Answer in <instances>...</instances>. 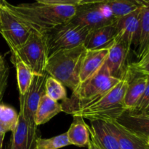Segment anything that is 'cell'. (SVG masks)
<instances>
[{
    "label": "cell",
    "mask_w": 149,
    "mask_h": 149,
    "mask_svg": "<svg viewBox=\"0 0 149 149\" xmlns=\"http://www.w3.org/2000/svg\"><path fill=\"white\" fill-rule=\"evenodd\" d=\"M3 6L31 30L43 34L68 23L75 15L77 9L76 6L55 5L38 1L17 5L5 1Z\"/></svg>",
    "instance_id": "1"
},
{
    "label": "cell",
    "mask_w": 149,
    "mask_h": 149,
    "mask_svg": "<svg viewBox=\"0 0 149 149\" xmlns=\"http://www.w3.org/2000/svg\"><path fill=\"white\" fill-rule=\"evenodd\" d=\"M129 81V69L123 78L109 92L73 113L90 121L117 120L126 111L124 98Z\"/></svg>",
    "instance_id": "2"
},
{
    "label": "cell",
    "mask_w": 149,
    "mask_h": 149,
    "mask_svg": "<svg viewBox=\"0 0 149 149\" xmlns=\"http://www.w3.org/2000/svg\"><path fill=\"white\" fill-rule=\"evenodd\" d=\"M86 52L81 45L53 53L48 57L45 72L74 91L80 84V71Z\"/></svg>",
    "instance_id": "3"
},
{
    "label": "cell",
    "mask_w": 149,
    "mask_h": 149,
    "mask_svg": "<svg viewBox=\"0 0 149 149\" xmlns=\"http://www.w3.org/2000/svg\"><path fill=\"white\" fill-rule=\"evenodd\" d=\"M121 79L111 76L103 65L97 74L79 84L77 89L72 91L69 98L63 101L61 103L63 111L72 115L106 94Z\"/></svg>",
    "instance_id": "4"
},
{
    "label": "cell",
    "mask_w": 149,
    "mask_h": 149,
    "mask_svg": "<svg viewBox=\"0 0 149 149\" xmlns=\"http://www.w3.org/2000/svg\"><path fill=\"white\" fill-rule=\"evenodd\" d=\"M11 58L23 61L33 74H45L48 59L46 38L43 33L31 30L30 36L22 46L11 52Z\"/></svg>",
    "instance_id": "5"
},
{
    "label": "cell",
    "mask_w": 149,
    "mask_h": 149,
    "mask_svg": "<svg viewBox=\"0 0 149 149\" xmlns=\"http://www.w3.org/2000/svg\"><path fill=\"white\" fill-rule=\"evenodd\" d=\"M87 28L68 22L45 33L48 57L57 52L72 49L84 42L90 33Z\"/></svg>",
    "instance_id": "6"
},
{
    "label": "cell",
    "mask_w": 149,
    "mask_h": 149,
    "mask_svg": "<svg viewBox=\"0 0 149 149\" xmlns=\"http://www.w3.org/2000/svg\"><path fill=\"white\" fill-rule=\"evenodd\" d=\"M116 19L106 3H95L77 6V13L69 22L91 31L111 24Z\"/></svg>",
    "instance_id": "7"
},
{
    "label": "cell",
    "mask_w": 149,
    "mask_h": 149,
    "mask_svg": "<svg viewBox=\"0 0 149 149\" xmlns=\"http://www.w3.org/2000/svg\"><path fill=\"white\" fill-rule=\"evenodd\" d=\"M31 30L11 14L4 6L0 8V33L7 42L10 52L23 45Z\"/></svg>",
    "instance_id": "8"
},
{
    "label": "cell",
    "mask_w": 149,
    "mask_h": 149,
    "mask_svg": "<svg viewBox=\"0 0 149 149\" xmlns=\"http://www.w3.org/2000/svg\"><path fill=\"white\" fill-rule=\"evenodd\" d=\"M47 77V73L40 75L33 74L31 85L26 93L24 95H19V114L31 125H36L35 115L39 101L45 95V83Z\"/></svg>",
    "instance_id": "9"
},
{
    "label": "cell",
    "mask_w": 149,
    "mask_h": 149,
    "mask_svg": "<svg viewBox=\"0 0 149 149\" xmlns=\"http://www.w3.org/2000/svg\"><path fill=\"white\" fill-rule=\"evenodd\" d=\"M40 132L36 125H31L19 114L15 130L12 132L9 149H36Z\"/></svg>",
    "instance_id": "10"
},
{
    "label": "cell",
    "mask_w": 149,
    "mask_h": 149,
    "mask_svg": "<svg viewBox=\"0 0 149 149\" xmlns=\"http://www.w3.org/2000/svg\"><path fill=\"white\" fill-rule=\"evenodd\" d=\"M130 51V49L126 44L116 38L109 49L107 58L103 64V67L111 76L118 79L123 78L127 71L125 64Z\"/></svg>",
    "instance_id": "11"
},
{
    "label": "cell",
    "mask_w": 149,
    "mask_h": 149,
    "mask_svg": "<svg viewBox=\"0 0 149 149\" xmlns=\"http://www.w3.org/2000/svg\"><path fill=\"white\" fill-rule=\"evenodd\" d=\"M141 20V8L119 17L116 20L118 30L117 39L123 41L131 49L132 45L135 47L138 39Z\"/></svg>",
    "instance_id": "12"
},
{
    "label": "cell",
    "mask_w": 149,
    "mask_h": 149,
    "mask_svg": "<svg viewBox=\"0 0 149 149\" xmlns=\"http://www.w3.org/2000/svg\"><path fill=\"white\" fill-rule=\"evenodd\" d=\"M103 122L116 137L120 149H149L147 139L124 127L117 120Z\"/></svg>",
    "instance_id": "13"
},
{
    "label": "cell",
    "mask_w": 149,
    "mask_h": 149,
    "mask_svg": "<svg viewBox=\"0 0 149 149\" xmlns=\"http://www.w3.org/2000/svg\"><path fill=\"white\" fill-rule=\"evenodd\" d=\"M117 36L116 20L111 24L90 31L84 41V46L87 50L110 48L116 41Z\"/></svg>",
    "instance_id": "14"
},
{
    "label": "cell",
    "mask_w": 149,
    "mask_h": 149,
    "mask_svg": "<svg viewBox=\"0 0 149 149\" xmlns=\"http://www.w3.org/2000/svg\"><path fill=\"white\" fill-rule=\"evenodd\" d=\"M110 48L87 50L81 64L79 74L80 84L91 78L103 67Z\"/></svg>",
    "instance_id": "15"
},
{
    "label": "cell",
    "mask_w": 149,
    "mask_h": 149,
    "mask_svg": "<svg viewBox=\"0 0 149 149\" xmlns=\"http://www.w3.org/2000/svg\"><path fill=\"white\" fill-rule=\"evenodd\" d=\"M117 122L143 138H149V113L126 111Z\"/></svg>",
    "instance_id": "16"
},
{
    "label": "cell",
    "mask_w": 149,
    "mask_h": 149,
    "mask_svg": "<svg viewBox=\"0 0 149 149\" xmlns=\"http://www.w3.org/2000/svg\"><path fill=\"white\" fill-rule=\"evenodd\" d=\"M89 132L102 149H120L116 137L101 120L90 121Z\"/></svg>",
    "instance_id": "17"
},
{
    "label": "cell",
    "mask_w": 149,
    "mask_h": 149,
    "mask_svg": "<svg viewBox=\"0 0 149 149\" xmlns=\"http://www.w3.org/2000/svg\"><path fill=\"white\" fill-rule=\"evenodd\" d=\"M146 83L147 76L140 74V76L132 79L129 69V81L124 98V105L127 111H132L136 107L143 94Z\"/></svg>",
    "instance_id": "18"
},
{
    "label": "cell",
    "mask_w": 149,
    "mask_h": 149,
    "mask_svg": "<svg viewBox=\"0 0 149 149\" xmlns=\"http://www.w3.org/2000/svg\"><path fill=\"white\" fill-rule=\"evenodd\" d=\"M73 117L74 121L66 132L70 144L78 147L88 146L90 138L88 125L81 116H73Z\"/></svg>",
    "instance_id": "19"
},
{
    "label": "cell",
    "mask_w": 149,
    "mask_h": 149,
    "mask_svg": "<svg viewBox=\"0 0 149 149\" xmlns=\"http://www.w3.org/2000/svg\"><path fill=\"white\" fill-rule=\"evenodd\" d=\"M62 111V106L61 103L52 100L46 94L44 95L41 98L36 109L35 123L38 127L44 125Z\"/></svg>",
    "instance_id": "20"
},
{
    "label": "cell",
    "mask_w": 149,
    "mask_h": 149,
    "mask_svg": "<svg viewBox=\"0 0 149 149\" xmlns=\"http://www.w3.org/2000/svg\"><path fill=\"white\" fill-rule=\"evenodd\" d=\"M135 48L138 59L149 49V1L141 7L139 33Z\"/></svg>",
    "instance_id": "21"
},
{
    "label": "cell",
    "mask_w": 149,
    "mask_h": 149,
    "mask_svg": "<svg viewBox=\"0 0 149 149\" xmlns=\"http://www.w3.org/2000/svg\"><path fill=\"white\" fill-rule=\"evenodd\" d=\"M19 120V113L12 106L0 103V134L15 130Z\"/></svg>",
    "instance_id": "22"
},
{
    "label": "cell",
    "mask_w": 149,
    "mask_h": 149,
    "mask_svg": "<svg viewBox=\"0 0 149 149\" xmlns=\"http://www.w3.org/2000/svg\"><path fill=\"white\" fill-rule=\"evenodd\" d=\"M11 61L16 70L19 95H24L30 87L33 74L23 61L16 58H11Z\"/></svg>",
    "instance_id": "23"
},
{
    "label": "cell",
    "mask_w": 149,
    "mask_h": 149,
    "mask_svg": "<svg viewBox=\"0 0 149 149\" xmlns=\"http://www.w3.org/2000/svg\"><path fill=\"white\" fill-rule=\"evenodd\" d=\"M45 94L55 101L66 100L67 92L63 84L55 78L48 76L45 83Z\"/></svg>",
    "instance_id": "24"
},
{
    "label": "cell",
    "mask_w": 149,
    "mask_h": 149,
    "mask_svg": "<svg viewBox=\"0 0 149 149\" xmlns=\"http://www.w3.org/2000/svg\"><path fill=\"white\" fill-rule=\"evenodd\" d=\"M66 132L50 138H39L37 141L36 149H60L70 146Z\"/></svg>",
    "instance_id": "25"
},
{
    "label": "cell",
    "mask_w": 149,
    "mask_h": 149,
    "mask_svg": "<svg viewBox=\"0 0 149 149\" xmlns=\"http://www.w3.org/2000/svg\"><path fill=\"white\" fill-rule=\"evenodd\" d=\"M128 68L132 72L141 75H149V49L141 58H138V61L132 63Z\"/></svg>",
    "instance_id": "26"
},
{
    "label": "cell",
    "mask_w": 149,
    "mask_h": 149,
    "mask_svg": "<svg viewBox=\"0 0 149 149\" xmlns=\"http://www.w3.org/2000/svg\"><path fill=\"white\" fill-rule=\"evenodd\" d=\"M10 69L6 60L0 54V103L2 100L8 83Z\"/></svg>",
    "instance_id": "27"
},
{
    "label": "cell",
    "mask_w": 149,
    "mask_h": 149,
    "mask_svg": "<svg viewBox=\"0 0 149 149\" xmlns=\"http://www.w3.org/2000/svg\"><path fill=\"white\" fill-rule=\"evenodd\" d=\"M149 105V75H147V83L145 90L142 97L140 99L139 102L137 104L132 112H144Z\"/></svg>",
    "instance_id": "28"
},
{
    "label": "cell",
    "mask_w": 149,
    "mask_h": 149,
    "mask_svg": "<svg viewBox=\"0 0 149 149\" xmlns=\"http://www.w3.org/2000/svg\"><path fill=\"white\" fill-rule=\"evenodd\" d=\"M81 0H39L38 2L45 4H55V5L65 6H77L80 5Z\"/></svg>",
    "instance_id": "29"
},
{
    "label": "cell",
    "mask_w": 149,
    "mask_h": 149,
    "mask_svg": "<svg viewBox=\"0 0 149 149\" xmlns=\"http://www.w3.org/2000/svg\"><path fill=\"white\" fill-rule=\"evenodd\" d=\"M90 142L88 144V149H102L100 148V146L97 144V143L96 142L95 140L94 139L93 136L90 134Z\"/></svg>",
    "instance_id": "30"
},
{
    "label": "cell",
    "mask_w": 149,
    "mask_h": 149,
    "mask_svg": "<svg viewBox=\"0 0 149 149\" xmlns=\"http://www.w3.org/2000/svg\"><path fill=\"white\" fill-rule=\"evenodd\" d=\"M110 0H81L80 5L87 4H95V3H106Z\"/></svg>",
    "instance_id": "31"
},
{
    "label": "cell",
    "mask_w": 149,
    "mask_h": 149,
    "mask_svg": "<svg viewBox=\"0 0 149 149\" xmlns=\"http://www.w3.org/2000/svg\"><path fill=\"white\" fill-rule=\"evenodd\" d=\"M4 134H0V149H3V141H4Z\"/></svg>",
    "instance_id": "32"
},
{
    "label": "cell",
    "mask_w": 149,
    "mask_h": 149,
    "mask_svg": "<svg viewBox=\"0 0 149 149\" xmlns=\"http://www.w3.org/2000/svg\"><path fill=\"white\" fill-rule=\"evenodd\" d=\"M144 113H149V105H148V107L146 108V110H145Z\"/></svg>",
    "instance_id": "33"
},
{
    "label": "cell",
    "mask_w": 149,
    "mask_h": 149,
    "mask_svg": "<svg viewBox=\"0 0 149 149\" xmlns=\"http://www.w3.org/2000/svg\"><path fill=\"white\" fill-rule=\"evenodd\" d=\"M147 144H148V148H149V138H148V139H147Z\"/></svg>",
    "instance_id": "34"
},
{
    "label": "cell",
    "mask_w": 149,
    "mask_h": 149,
    "mask_svg": "<svg viewBox=\"0 0 149 149\" xmlns=\"http://www.w3.org/2000/svg\"><path fill=\"white\" fill-rule=\"evenodd\" d=\"M36 1H39V0H36Z\"/></svg>",
    "instance_id": "35"
}]
</instances>
